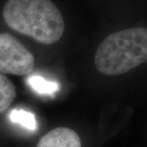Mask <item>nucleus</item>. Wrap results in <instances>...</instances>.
Wrapping results in <instances>:
<instances>
[{"instance_id":"nucleus-1","label":"nucleus","mask_w":147,"mask_h":147,"mask_svg":"<svg viewBox=\"0 0 147 147\" xmlns=\"http://www.w3.org/2000/svg\"><path fill=\"white\" fill-rule=\"evenodd\" d=\"M3 16L11 29L46 45L58 42L65 31L63 16L51 0H8Z\"/></svg>"},{"instance_id":"nucleus-2","label":"nucleus","mask_w":147,"mask_h":147,"mask_svg":"<svg viewBox=\"0 0 147 147\" xmlns=\"http://www.w3.org/2000/svg\"><path fill=\"white\" fill-rule=\"evenodd\" d=\"M147 60V30L136 27L107 36L97 47L95 66L105 75H120Z\"/></svg>"},{"instance_id":"nucleus-3","label":"nucleus","mask_w":147,"mask_h":147,"mask_svg":"<svg viewBox=\"0 0 147 147\" xmlns=\"http://www.w3.org/2000/svg\"><path fill=\"white\" fill-rule=\"evenodd\" d=\"M34 57L26 47L10 34H0V73L26 75L33 71Z\"/></svg>"},{"instance_id":"nucleus-4","label":"nucleus","mask_w":147,"mask_h":147,"mask_svg":"<svg viewBox=\"0 0 147 147\" xmlns=\"http://www.w3.org/2000/svg\"><path fill=\"white\" fill-rule=\"evenodd\" d=\"M35 147H82V141L74 130L59 127L41 137Z\"/></svg>"},{"instance_id":"nucleus-5","label":"nucleus","mask_w":147,"mask_h":147,"mask_svg":"<svg viewBox=\"0 0 147 147\" xmlns=\"http://www.w3.org/2000/svg\"><path fill=\"white\" fill-rule=\"evenodd\" d=\"M16 96L13 83L4 74L0 73V114L9 108Z\"/></svg>"},{"instance_id":"nucleus-6","label":"nucleus","mask_w":147,"mask_h":147,"mask_svg":"<svg viewBox=\"0 0 147 147\" xmlns=\"http://www.w3.org/2000/svg\"><path fill=\"white\" fill-rule=\"evenodd\" d=\"M27 83L35 92L40 94H53L60 88V86L57 83L47 81L38 76L29 77Z\"/></svg>"},{"instance_id":"nucleus-7","label":"nucleus","mask_w":147,"mask_h":147,"mask_svg":"<svg viewBox=\"0 0 147 147\" xmlns=\"http://www.w3.org/2000/svg\"><path fill=\"white\" fill-rule=\"evenodd\" d=\"M11 120L20 123L30 130H34L36 127V121L34 115L26 110H14L10 115Z\"/></svg>"}]
</instances>
